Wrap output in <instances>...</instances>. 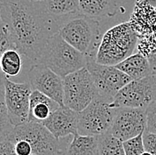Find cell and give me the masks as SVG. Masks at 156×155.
Instances as JSON below:
<instances>
[{
  "instance_id": "cb8c5ba5",
  "label": "cell",
  "mask_w": 156,
  "mask_h": 155,
  "mask_svg": "<svg viewBox=\"0 0 156 155\" xmlns=\"http://www.w3.org/2000/svg\"><path fill=\"white\" fill-rule=\"evenodd\" d=\"M136 50L146 58L156 55V36L138 38Z\"/></svg>"
},
{
  "instance_id": "ac0fdd59",
  "label": "cell",
  "mask_w": 156,
  "mask_h": 155,
  "mask_svg": "<svg viewBox=\"0 0 156 155\" xmlns=\"http://www.w3.org/2000/svg\"><path fill=\"white\" fill-rule=\"evenodd\" d=\"M43 5L46 13L58 24L60 20L80 14L79 0H45Z\"/></svg>"
},
{
  "instance_id": "6da1fadb",
  "label": "cell",
  "mask_w": 156,
  "mask_h": 155,
  "mask_svg": "<svg viewBox=\"0 0 156 155\" xmlns=\"http://www.w3.org/2000/svg\"><path fill=\"white\" fill-rule=\"evenodd\" d=\"M1 17L6 23L15 48L37 63L49 39L59 29L44 7L43 2L31 0H3Z\"/></svg>"
},
{
  "instance_id": "f546056e",
  "label": "cell",
  "mask_w": 156,
  "mask_h": 155,
  "mask_svg": "<svg viewBox=\"0 0 156 155\" xmlns=\"http://www.w3.org/2000/svg\"><path fill=\"white\" fill-rule=\"evenodd\" d=\"M31 1H34V2H39V3H41V2H44L45 0H31Z\"/></svg>"
},
{
  "instance_id": "603a6c76",
  "label": "cell",
  "mask_w": 156,
  "mask_h": 155,
  "mask_svg": "<svg viewBox=\"0 0 156 155\" xmlns=\"http://www.w3.org/2000/svg\"><path fill=\"white\" fill-rule=\"evenodd\" d=\"M12 48H15V47H14V44H13L12 37H11L9 29H8L6 23L4 21V20L2 19L1 13H0V58L2 56V55L4 54V52ZM3 77H5V76L0 70V78H2Z\"/></svg>"
},
{
  "instance_id": "30bf717a",
  "label": "cell",
  "mask_w": 156,
  "mask_h": 155,
  "mask_svg": "<svg viewBox=\"0 0 156 155\" xmlns=\"http://www.w3.org/2000/svg\"><path fill=\"white\" fill-rule=\"evenodd\" d=\"M86 68L93 78L98 95L110 100H114L117 93L132 80L115 66L96 62L95 57H88Z\"/></svg>"
},
{
  "instance_id": "8fae6325",
  "label": "cell",
  "mask_w": 156,
  "mask_h": 155,
  "mask_svg": "<svg viewBox=\"0 0 156 155\" xmlns=\"http://www.w3.org/2000/svg\"><path fill=\"white\" fill-rule=\"evenodd\" d=\"M28 77L32 90L45 95L60 106H65L64 78L41 63H36L31 66L28 72Z\"/></svg>"
},
{
  "instance_id": "e0dca14e",
  "label": "cell",
  "mask_w": 156,
  "mask_h": 155,
  "mask_svg": "<svg viewBox=\"0 0 156 155\" xmlns=\"http://www.w3.org/2000/svg\"><path fill=\"white\" fill-rule=\"evenodd\" d=\"M80 14L96 19L113 17L117 13L116 0H79Z\"/></svg>"
},
{
  "instance_id": "4fadbf2b",
  "label": "cell",
  "mask_w": 156,
  "mask_h": 155,
  "mask_svg": "<svg viewBox=\"0 0 156 155\" xmlns=\"http://www.w3.org/2000/svg\"><path fill=\"white\" fill-rule=\"evenodd\" d=\"M129 22L138 38L156 36V0H136Z\"/></svg>"
},
{
  "instance_id": "1f68e13d",
  "label": "cell",
  "mask_w": 156,
  "mask_h": 155,
  "mask_svg": "<svg viewBox=\"0 0 156 155\" xmlns=\"http://www.w3.org/2000/svg\"><path fill=\"white\" fill-rule=\"evenodd\" d=\"M2 1H3V0H0V3H1V2H2Z\"/></svg>"
},
{
  "instance_id": "4dcf8cb0",
  "label": "cell",
  "mask_w": 156,
  "mask_h": 155,
  "mask_svg": "<svg viewBox=\"0 0 156 155\" xmlns=\"http://www.w3.org/2000/svg\"><path fill=\"white\" fill-rule=\"evenodd\" d=\"M141 155H152L151 153H147V152H145V153H143Z\"/></svg>"
},
{
  "instance_id": "5bb4252c",
  "label": "cell",
  "mask_w": 156,
  "mask_h": 155,
  "mask_svg": "<svg viewBox=\"0 0 156 155\" xmlns=\"http://www.w3.org/2000/svg\"><path fill=\"white\" fill-rule=\"evenodd\" d=\"M42 124L57 139L79 134L78 112L66 106H60L54 111Z\"/></svg>"
},
{
  "instance_id": "8992f818",
  "label": "cell",
  "mask_w": 156,
  "mask_h": 155,
  "mask_svg": "<svg viewBox=\"0 0 156 155\" xmlns=\"http://www.w3.org/2000/svg\"><path fill=\"white\" fill-rule=\"evenodd\" d=\"M7 140L12 143L18 140L28 141L32 148V155H65L59 139L37 121H28L14 127Z\"/></svg>"
},
{
  "instance_id": "ffe728a7",
  "label": "cell",
  "mask_w": 156,
  "mask_h": 155,
  "mask_svg": "<svg viewBox=\"0 0 156 155\" xmlns=\"http://www.w3.org/2000/svg\"><path fill=\"white\" fill-rule=\"evenodd\" d=\"M0 70L8 78L19 75L22 70V57L17 49H8L4 52L0 58Z\"/></svg>"
},
{
  "instance_id": "d6986e66",
  "label": "cell",
  "mask_w": 156,
  "mask_h": 155,
  "mask_svg": "<svg viewBox=\"0 0 156 155\" xmlns=\"http://www.w3.org/2000/svg\"><path fill=\"white\" fill-rule=\"evenodd\" d=\"M65 155H99L98 136H74L65 150Z\"/></svg>"
},
{
  "instance_id": "277c9868",
  "label": "cell",
  "mask_w": 156,
  "mask_h": 155,
  "mask_svg": "<svg viewBox=\"0 0 156 155\" xmlns=\"http://www.w3.org/2000/svg\"><path fill=\"white\" fill-rule=\"evenodd\" d=\"M58 34L70 46L87 57H95L100 44L99 22L83 14H78L63 22Z\"/></svg>"
},
{
  "instance_id": "ba28073f",
  "label": "cell",
  "mask_w": 156,
  "mask_h": 155,
  "mask_svg": "<svg viewBox=\"0 0 156 155\" xmlns=\"http://www.w3.org/2000/svg\"><path fill=\"white\" fill-rule=\"evenodd\" d=\"M156 101V76L131 80L115 96L111 106L115 109L134 108L146 110Z\"/></svg>"
},
{
  "instance_id": "2e32d148",
  "label": "cell",
  "mask_w": 156,
  "mask_h": 155,
  "mask_svg": "<svg viewBox=\"0 0 156 155\" xmlns=\"http://www.w3.org/2000/svg\"><path fill=\"white\" fill-rule=\"evenodd\" d=\"M115 67L124 72L132 80H138L154 75L148 59L139 53L133 54L115 65Z\"/></svg>"
},
{
  "instance_id": "d4e9b609",
  "label": "cell",
  "mask_w": 156,
  "mask_h": 155,
  "mask_svg": "<svg viewBox=\"0 0 156 155\" xmlns=\"http://www.w3.org/2000/svg\"><path fill=\"white\" fill-rule=\"evenodd\" d=\"M144 133L133 137L125 142H122L125 155H141L146 152L144 146Z\"/></svg>"
},
{
  "instance_id": "484cf974",
  "label": "cell",
  "mask_w": 156,
  "mask_h": 155,
  "mask_svg": "<svg viewBox=\"0 0 156 155\" xmlns=\"http://www.w3.org/2000/svg\"><path fill=\"white\" fill-rule=\"evenodd\" d=\"M147 118L146 130L150 133L156 134V101L152 103L146 110Z\"/></svg>"
},
{
  "instance_id": "f1b7e54d",
  "label": "cell",
  "mask_w": 156,
  "mask_h": 155,
  "mask_svg": "<svg viewBox=\"0 0 156 155\" xmlns=\"http://www.w3.org/2000/svg\"><path fill=\"white\" fill-rule=\"evenodd\" d=\"M0 155H17L14 151V146L9 140L0 142Z\"/></svg>"
},
{
  "instance_id": "7402d4cb",
  "label": "cell",
  "mask_w": 156,
  "mask_h": 155,
  "mask_svg": "<svg viewBox=\"0 0 156 155\" xmlns=\"http://www.w3.org/2000/svg\"><path fill=\"white\" fill-rule=\"evenodd\" d=\"M5 78H0V142L7 140L14 127L10 122L5 101Z\"/></svg>"
},
{
  "instance_id": "7a4b0ae2",
  "label": "cell",
  "mask_w": 156,
  "mask_h": 155,
  "mask_svg": "<svg viewBox=\"0 0 156 155\" xmlns=\"http://www.w3.org/2000/svg\"><path fill=\"white\" fill-rule=\"evenodd\" d=\"M138 42V35L129 21L109 29L103 35L95 55L96 62L115 66L133 55Z\"/></svg>"
},
{
  "instance_id": "9a60e30c",
  "label": "cell",
  "mask_w": 156,
  "mask_h": 155,
  "mask_svg": "<svg viewBox=\"0 0 156 155\" xmlns=\"http://www.w3.org/2000/svg\"><path fill=\"white\" fill-rule=\"evenodd\" d=\"M60 105L38 91L33 90L30 96L29 121L44 122Z\"/></svg>"
},
{
  "instance_id": "44dd1931",
  "label": "cell",
  "mask_w": 156,
  "mask_h": 155,
  "mask_svg": "<svg viewBox=\"0 0 156 155\" xmlns=\"http://www.w3.org/2000/svg\"><path fill=\"white\" fill-rule=\"evenodd\" d=\"M99 155H125L122 142L110 132L98 136Z\"/></svg>"
},
{
  "instance_id": "52a82bcc",
  "label": "cell",
  "mask_w": 156,
  "mask_h": 155,
  "mask_svg": "<svg viewBox=\"0 0 156 155\" xmlns=\"http://www.w3.org/2000/svg\"><path fill=\"white\" fill-rule=\"evenodd\" d=\"M98 96L88 69H82L64 78V105L81 112Z\"/></svg>"
},
{
  "instance_id": "7c38bea8",
  "label": "cell",
  "mask_w": 156,
  "mask_h": 155,
  "mask_svg": "<svg viewBox=\"0 0 156 155\" xmlns=\"http://www.w3.org/2000/svg\"><path fill=\"white\" fill-rule=\"evenodd\" d=\"M146 126V110L120 108L117 109L116 115L109 132L122 142H125L145 133Z\"/></svg>"
},
{
  "instance_id": "3957f363",
  "label": "cell",
  "mask_w": 156,
  "mask_h": 155,
  "mask_svg": "<svg viewBox=\"0 0 156 155\" xmlns=\"http://www.w3.org/2000/svg\"><path fill=\"white\" fill-rule=\"evenodd\" d=\"M88 57L70 46L58 32L49 39L37 63L48 67L53 72L64 78L68 75L85 68Z\"/></svg>"
},
{
  "instance_id": "9c48e42d",
  "label": "cell",
  "mask_w": 156,
  "mask_h": 155,
  "mask_svg": "<svg viewBox=\"0 0 156 155\" xmlns=\"http://www.w3.org/2000/svg\"><path fill=\"white\" fill-rule=\"evenodd\" d=\"M32 91L29 81L17 83L5 78V101L10 122L13 127L29 121Z\"/></svg>"
},
{
  "instance_id": "4316f807",
  "label": "cell",
  "mask_w": 156,
  "mask_h": 155,
  "mask_svg": "<svg viewBox=\"0 0 156 155\" xmlns=\"http://www.w3.org/2000/svg\"><path fill=\"white\" fill-rule=\"evenodd\" d=\"M143 141L146 152L152 155H156V134L145 131Z\"/></svg>"
},
{
  "instance_id": "5b68a950",
  "label": "cell",
  "mask_w": 156,
  "mask_h": 155,
  "mask_svg": "<svg viewBox=\"0 0 156 155\" xmlns=\"http://www.w3.org/2000/svg\"><path fill=\"white\" fill-rule=\"evenodd\" d=\"M112 102L98 95L83 111L78 112V133L99 136L109 132L117 112L111 106Z\"/></svg>"
},
{
  "instance_id": "83f0119b",
  "label": "cell",
  "mask_w": 156,
  "mask_h": 155,
  "mask_svg": "<svg viewBox=\"0 0 156 155\" xmlns=\"http://www.w3.org/2000/svg\"><path fill=\"white\" fill-rule=\"evenodd\" d=\"M14 151L17 155H32V148L29 143L26 140H18L12 143Z\"/></svg>"
}]
</instances>
